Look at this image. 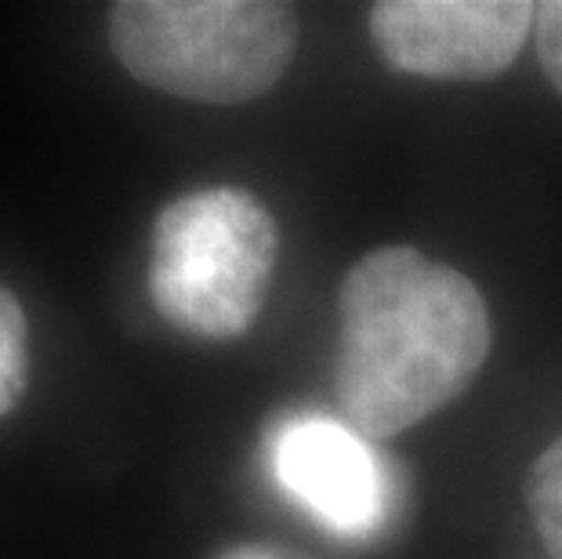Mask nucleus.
Wrapping results in <instances>:
<instances>
[{
    "instance_id": "5",
    "label": "nucleus",
    "mask_w": 562,
    "mask_h": 559,
    "mask_svg": "<svg viewBox=\"0 0 562 559\" xmlns=\"http://www.w3.org/2000/svg\"><path fill=\"white\" fill-rule=\"evenodd\" d=\"M269 469L283 494L341 538H370L392 508L389 466L374 439L327 414H294L269 433Z\"/></svg>"
},
{
    "instance_id": "3",
    "label": "nucleus",
    "mask_w": 562,
    "mask_h": 559,
    "mask_svg": "<svg viewBox=\"0 0 562 559\" xmlns=\"http://www.w3.org/2000/svg\"><path fill=\"white\" fill-rule=\"evenodd\" d=\"M280 233L258 197L211 186L171 200L153 222L149 299L186 335L236 338L266 305Z\"/></svg>"
},
{
    "instance_id": "9",
    "label": "nucleus",
    "mask_w": 562,
    "mask_h": 559,
    "mask_svg": "<svg viewBox=\"0 0 562 559\" xmlns=\"http://www.w3.org/2000/svg\"><path fill=\"white\" fill-rule=\"evenodd\" d=\"M225 559H291V556L272 552V549H236V552H229Z\"/></svg>"
},
{
    "instance_id": "7",
    "label": "nucleus",
    "mask_w": 562,
    "mask_h": 559,
    "mask_svg": "<svg viewBox=\"0 0 562 559\" xmlns=\"http://www.w3.org/2000/svg\"><path fill=\"white\" fill-rule=\"evenodd\" d=\"M526 505L548 556L562 559V436L533 461L526 480Z\"/></svg>"
},
{
    "instance_id": "6",
    "label": "nucleus",
    "mask_w": 562,
    "mask_h": 559,
    "mask_svg": "<svg viewBox=\"0 0 562 559\" xmlns=\"http://www.w3.org/2000/svg\"><path fill=\"white\" fill-rule=\"evenodd\" d=\"M30 385V324L26 309L0 283V422L19 407Z\"/></svg>"
},
{
    "instance_id": "8",
    "label": "nucleus",
    "mask_w": 562,
    "mask_h": 559,
    "mask_svg": "<svg viewBox=\"0 0 562 559\" xmlns=\"http://www.w3.org/2000/svg\"><path fill=\"white\" fill-rule=\"evenodd\" d=\"M533 41H537V58H541L548 80H552L562 94V0L533 4Z\"/></svg>"
},
{
    "instance_id": "1",
    "label": "nucleus",
    "mask_w": 562,
    "mask_h": 559,
    "mask_svg": "<svg viewBox=\"0 0 562 559\" xmlns=\"http://www.w3.org/2000/svg\"><path fill=\"white\" fill-rule=\"evenodd\" d=\"M334 389L345 422L389 439L432 418L475 382L490 353V313L464 272L417 247H378L338 291Z\"/></svg>"
},
{
    "instance_id": "4",
    "label": "nucleus",
    "mask_w": 562,
    "mask_h": 559,
    "mask_svg": "<svg viewBox=\"0 0 562 559\" xmlns=\"http://www.w3.org/2000/svg\"><path fill=\"white\" fill-rule=\"evenodd\" d=\"M530 30L526 0H381L370 8V41L385 63L425 80L505 74Z\"/></svg>"
},
{
    "instance_id": "2",
    "label": "nucleus",
    "mask_w": 562,
    "mask_h": 559,
    "mask_svg": "<svg viewBox=\"0 0 562 559\" xmlns=\"http://www.w3.org/2000/svg\"><path fill=\"white\" fill-rule=\"evenodd\" d=\"M113 55L146 88L233 105L266 94L297 52V11L269 0H121Z\"/></svg>"
}]
</instances>
